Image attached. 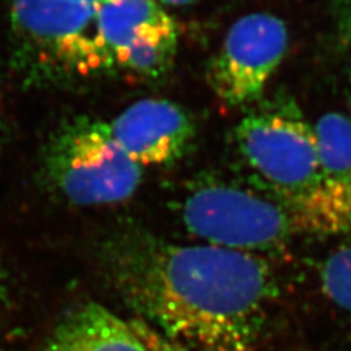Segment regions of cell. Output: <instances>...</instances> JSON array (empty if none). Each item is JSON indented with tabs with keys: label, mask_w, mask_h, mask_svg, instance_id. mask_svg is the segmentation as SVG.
<instances>
[{
	"label": "cell",
	"mask_w": 351,
	"mask_h": 351,
	"mask_svg": "<svg viewBox=\"0 0 351 351\" xmlns=\"http://www.w3.org/2000/svg\"><path fill=\"white\" fill-rule=\"evenodd\" d=\"M161 6H184V5H191L196 0H156Z\"/></svg>",
	"instance_id": "cell-13"
},
{
	"label": "cell",
	"mask_w": 351,
	"mask_h": 351,
	"mask_svg": "<svg viewBox=\"0 0 351 351\" xmlns=\"http://www.w3.org/2000/svg\"><path fill=\"white\" fill-rule=\"evenodd\" d=\"M234 141L256 189L290 213L299 233L351 232V191L326 174L315 129L291 95L249 106Z\"/></svg>",
	"instance_id": "cell-2"
},
{
	"label": "cell",
	"mask_w": 351,
	"mask_h": 351,
	"mask_svg": "<svg viewBox=\"0 0 351 351\" xmlns=\"http://www.w3.org/2000/svg\"><path fill=\"white\" fill-rule=\"evenodd\" d=\"M321 284L329 300L351 313V239L326 258Z\"/></svg>",
	"instance_id": "cell-11"
},
{
	"label": "cell",
	"mask_w": 351,
	"mask_h": 351,
	"mask_svg": "<svg viewBox=\"0 0 351 351\" xmlns=\"http://www.w3.org/2000/svg\"><path fill=\"white\" fill-rule=\"evenodd\" d=\"M106 268L141 321L193 351H256L278 294L269 263L214 245H178L125 230L104 247Z\"/></svg>",
	"instance_id": "cell-1"
},
{
	"label": "cell",
	"mask_w": 351,
	"mask_h": 351,
	"mask_svg": "<svg viewBox=\"0 0 351 351\" xmlns=\"http://www.w3.org/2000/svg\"><path fill=\"white\" fill-rule=\"evenodd\" d=\"M176 346L142 321L88 303L64 316L37 351H174Z\"/></svg>",
	"instance_id": "cell-9"
},
{
	"label": "cell",
	"mask_w": 351,
	"mask_h": 351,
	"mask_svg": "<svg viewBox=\"0 0 351 351\" xmlns=\"http://www.w3.org/2000/svg\"><path fill=\"white\" fill-rule=\"evenodd\" d=\"M110 123L119 145L141 167H166L189 152L196 126L183 107L145 98L125 108Z\"/></svg>",
	"instance_id": "cell-8"
},
{
	"label": "cell",
	"mask_w": 351,
	"mask_h": 351,
	"mask_svg": "<svg viewBox=\"0 0 351 351\" xmlns=\"http://www.w3.org/2000/svg\"><path fill=\"white\" fill-rule=\"evenodd\" d=\"M6 293V274L2 265V261H0V299L3 298Z\"/></svg>",
	"instance_id": "cell-15"
},
{
	"label": "cell",
	"mask_w": 351,
	"mask_h": 351,
	"mask_svg": "<svg viewBox=\"0 0 351 351\" xmlns=\"http://www.w3.org/2000/svg\"><path fill=\"white\" fill-rule=\"evenodd\" d=\"M335 15L338 36L351 63V0H338Z\"/></svg>",
	"instance_id": "cell-12"
},
{
	"label": "cell",
	"mask_w": 351,
	"mask_h": 351,
	"mask_svg": "<svg viewBox=\"0 0 351 351\" xmlns=\"http://www.w3.org/2000/svg\"><path fill=\"white\" fill-rule=\"evenodd\" d=\"M289 46L284 21L272 14L241 16L230 27L224 41L208 64L213 93L230 107L259 101L277 72Z\"/></svg>",
	"instance_id": "cell-6"
},
{
	"label": "cell",
	"mask_w": 351,
	"mask_h": 351,
	"mask_svg": "<svg viewBox=\"0 0 351 351\" xmlns=\"http://www.w3.org/2000/svg\"><path fill=\"white\" fill-rule=\"evenodd\" d=\"M76 2H82V3H88V5H93V6H100L101 3H104L106 0H76Z\"/></svg>",
	"instance_id": "cell-16"
},
{
	"label": "cell",
	"mask_w": 351,
	"mask_h": 351,
	"mask_svg": "<svg viewBox=\"0 0 351 351\" xmlns=\"http://www.w3.org/2000/svg\"><path fill=\"white\" fill-rule=\"evenodd\" d=\"M40 176L66 202L93 206L129 199L144 167L119 145L108 122L75 116L51 132L41 151Z\"/></svg>",
	"instance_id": "cell-4"
},
{
	"label": "cell",
	"mask_w": 351,
	"mask_h": 351,
	"mask_svg": "<svg viewBox=\"0 0 351 351\" xmlns=\"http://www.w3.org/2000/svg\"><path fill=\"white\" fill-rule=\"evenodd\" d=\"M10 66L28 86L47 88L114 71L97 6L76 0H12Z\"/></svg>",
	"instance_id": "cell-3"
},
{
	"label": "cell",
	"mask_w": 351,
	"mask_h": 351,
	"mask_svg": "<svg viewBox=\"0 0 351 351\" xmlns=\"http://www.w3.org/2000/svg\"><path fill=\"white\" fill-rule=\"evenodd\" d=\"M174 351H193V350H191V348H186V347H182V346H176V350Z\"/></svg>",
	"instance_id": "cell-17"
},
{
	"label": "cell",
	"mask_w": 351,
	"mask_h": 351,
	"mask_svg": "<svg viewBox=\"0 0 351 351\" xmlns=\"http://www.w3.org/2000/svg\"><path fill=\"white\" fill-rule=\"evenodd\" d=\"M313 129L326 174L351 191V119L341 113H328Z\"/></svg>",
	"instance_id": "cell-10"
},
{
	"label": "cell",
	"mask_w": 351,
	"mask_h": 351,
	"mask_svg": "<svg viewBox=\"0 0 351 351\" xmlns=\"http://www.w3.org/2000/svg\"><path fill=\"white\" fill-rule=\"evenodd\" d=\"M6 138H8V129H6V123L3 117L0 116V151H2L5 142H6Z\"/></svg>",
	"instance_id": "cell-14"
},
{
	"label": "cell",
	"mask_w": 351,
	"mask_h": 351,
	"mask_svg": "<svg viewBox=\"0 0 351 351\" xmlns=\"http://www.w3.org/2000/svg\"><path fill=\"white\" fill-rule=\"evenodd\" d=\"M97 14L116 69L158 80L173 68L179 27L156 0H106Z\"/></svg>",
	"instance_id": "cell-7"
},
{
	"label": "cell",
	"mask_w": 351,
	"mask_h": 351,
	"mask_svg": "<svg viewBox=\"0 0 351 351\" xmlns=\"http://www.w3.org/2000/svg\"><path fill=\"white\" fill-rule=\"evenodd\" d=\"M179 213L206 245L254 255L280 250L299 233L290 213L269 195L213 178L189 183Z\"/></svg>",
	"instance_id": "cell-5"
}]
</instances>
